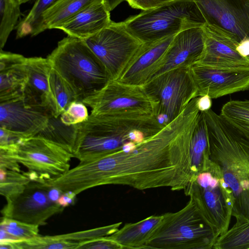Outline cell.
I'll return each instance as SVG.
<instances>
[{"label": "cell", "mask_w": 249, "mask_h": 249, "mask_svg": "<svg viewBox=\"0 0 249 249\" xmlns=\"http://www.w3.org/2000/svg\"><path fill=\"white\" fill-rule=\"evenodd\" d=\"M49 84L51 111L52 116L57 118L72 102L78 101L77 97L70 84L53 68Z\"/></svg>", "instance_id": "d4e9b609"}, {"label": "cell", "mask_w": 249, "mask_h": 249, "mask_svg": "<svg viewBox=\"0 0 249 249\" xmlns=\"http://www.w3.org/2000/svg\"><path fill=\"white\" fill-rule=\"evenodd\" d=\"M164 126L153 115L91 113L73 125V158L80 162L96 159L127 143L141 142Z\"/></svg>", "instance_id": "7a4b0ae2"}, {"label": "cell", "mask_w": 249, "mask_h": 249, "mask_svg": "<svg viewBox=\"0 0 249 249\" xmlns=\"http://www.w3.org/2000/svg\"><path fill=\"white\" fill-rule=\"evenodd\" d=\"M180 210L163 214L144 249H211L218 236L195 200Z\"/></svg>", "instance_id": "5b68a950"}, {"label": "cell", "mask_w": 249, "mask_h": 249, "mask_svg": "<svg viewBox=\"0 0 249 249\" xmlns=\"http://www.w3.org/2000/svg\"><path fill=\"white\" fill-rule=\"evenodd\" d=\"M235 217V224L218 237L213 249H249V219L242 215Z\"/></svg>", "instance_id": "484cf974"}, {"label": "cell", "mask_w": 249, "mask_h": 249, "mask_svg": "<svg viewBox=\"0 0 249 249\" xmlns=\"http://www.w3.org/2000/svg\"><path fill=\"white\" fill-rule=\"evenodd\" d=\"M76 194L72 191L64 192L60 196L57 204L65 208L74 204Z\"/></svg>", "instance_id": "f35d334b"}, {"label": "cell", "mask_w": 249, "mask_h": 249, "mask_svg": "<svg viewBox=\"0 0 249 249\" xmlns=\"http://www.w3.org/2000/svg\"><path fill=\"white\" fill-rule=\"evenodd\" d=\"M133 8L142 11L153 9L176 0H124Z\"/></svg>", "instance_id": "8d00e7d4"}, {"label": "cell", "mask_w": 249, "mask_h": 249, "mask_svg": "<svg viewBox=\"0 0 249 249\" xmlns=\"http://www.w3.org/2000/svg\"><path fill=\"white\" fill-rule=\"evenodd\" d=\"M19 163L8 148L0 146V168L20 172Z\"/></svg>", "instance_id": "d590c367"}, {"label": "cell", "mask_w": 249, "mask_h": 249, "mask_svg": "<svg viewBox=\"0 0 249 249\" xmlns=\"http://www.w3.org/2000/svg\"><path fill=\"white\" fill-rule=\"evenodd\" d=\"M175 36L142 43L116 80L132 85H144L161 65Z\"/></svg>", "instance_id": "e0dca14e"}, {"label": "cell", "mask_w": 249, "mask_h": 249, "mask_svg": "<svg viewBox=\"0 0 249 249\" xmlns=\"http://www.w3.org/2000/svg\"><path fill=\"white\" fill-rule=\"evenodd\" d=\"M142 87L156 105L155 116L165 125L175 120L193 99L198 97L190 67L167 71Z\"/></svg>", "instance_id": "ba28073f"}, {"label": "cell", "mask_w": 249, "mask_h": 249, "mask_svg": "<svg viewBox=\"0 0 249 249\" xmlns=\"http://www.w3.org/2000/svg\"><path fill=\"white\" fill-rule=\"evenodd\" d=\"M237 52L244 57L249 56V37L242 40L236 48Z\"/></svg>", "instance_id": "b9f144b4"}, {"label": "cell", "mask_w": 249, "mask_h": 249, "mask_svg": "<svg viewBox=\"0 0 249 249\" xmlns=\"http://www.w3.org/2000/svg\"><path fill=\"white\" fill-rule=\"evenodd\" d=\"M31 180L23 173L7 170L5 178L0 181V194L6 199L21 193Z\"/></svg>", "instance_id": "d6a6232c"}, {"label": "cell", "mask_w": 249, "mask_h": 249, "mask_svg": "<svg viewBox=\"0 0 249 249\" xmlns=\"http://www.w3.org/2000/svg\"><path fill=\"white\" fill-rule=\"evenodd\" d=\"M126 30L142 43L175 36L205 21L195 0H176L142 11L123 21Z\"/></svg>", "instance_id": "8992f818"}, {"label": "cell", "mask_w": 249, "mask_h": 249, "mask_svg": "<svg viewBox=\"0 0 249 249\" xmlns=\"http://www.w3.org/2000/svg\"><path fill=\"white\" fill-rule=\"evenodd\" d=\"M94 114L156 116V105L142 86L109 80L94 95L83 102ZM156 117V116H155Z\"/></svg>", "instance_id": "8fae6325"}, {"label": "cell", "mask_w": 249, "mask_h": 249, "mask_svg": "<svg viewBox=\"0 0 249 249\" xmlns=\"http://www.w3.org/2000/svg\"><path fill=\"white\" fill-rule=\"evenodd\" d=\"M76 249H120L122 248L117 243L105 236L79 242Z\"/></svg>", "instance_id": "e575fe53"}, {"label": "cell", "mask_w": 249, "mask_h": 249, "mask_svg": "<svg viewBox=\"0 0 249 249\" xmlns=\"http://www.w3.org/2000/svg\"><path fill=\"white\" fill-rule=\"evenodd\" d=\"M124 0H104V3L109 11L116 8Z\"/></svg>", "instance_id": "7bdbcfd3"}, {"label": "cell", "mask_w": 249, "mask_h": 249, "mask_svg": "<svg viewBox=\"0 0 249 249\" xmlns=\"http://www.w3.org/2000/svg\"><path fill=\"white\" fill-rule=\"evenodd\" d=\"M204 48L202 27L190 28L180 31L174 36L161 65L151 79L174 69L190 67L199 61Z\"/></svg>", "instance_id": "ac0fdd59"}, {"label": "cell", "mask_w": 249, "mask_h": 249, "mask_svg": "<svg viewBox=\"0 0 249 249\" xmlns=\"http://www.w3.org/2000/svg\"><path fill=\"white\" fill-rule=\"evenodd\" d=\"M83 102L110 80L104 66L85 41L68 36L58 42L47 57Z\"/></svg>", "instance_id": "277c9868"}, {"label": "cell", "mask_w": 249, "mask_h": 249, "mask_svg": "<svg viewBox=\"0 0 249 249\" xmlns=\"http://www.w3.org/2000/svg\"><path fill=\"white\" fill-rule=\"evenodd\" d=\"M21 15L20 5L13 0H0V48L4 46Z\"/></svg>", "instance_id": "f1b7e54d"}, {"label": "cell", "mask_w": 249, "mask_h": 249, "mask_svg": "<svg viewBox=\"0 0 249 249\" xmlns=\"http://www.w3.org/2000/svg\"><path fill=\"white\" fill-rule=\"evenodd\" d=\"M122 223V222H118L93 229L51 236L53 238L58 240L78 241L79 242L111 235L119 230Z\"/></svg>", "instance_id": "4dcf8cb0"}, {"label": "cell", "mask_w": 249, "mask_h": 249, "mask_svg": "<svg viewBox=\"0 0 249 249\" xmlns=\"http://www.w3.org/2000/svg\"><path fill=\"white\" fill-rule=\"evenodd\" d=\"M0 228L19 240H27L39 235V226L2 217Z\"/></svg>", "instance_id": "1f68e13d"}, {"label": "cell", "mask_w": 249, "mask_h": 249, "mask_svg": "<svg viewBox=\"0 0 249 249\" xmlns=\"http://www.w3.org/2000/svg\"><path fill=\"white\" fill-rule=\"evenodd\" d=\"M200 113L193 99L173 121L140 143L130 142L96 159L80 162L57 178L64 192L76 195L92 187L122 185L140 190H185L193 180L190 145Z\"/></svg>", "instance_id": "6da1fadb"}, {"label": "cell", "mask_w": 249, "mask_h": 249, "mask_svg": "<svg viewBox=\"0 0 249 249\" xmlns=\"http://www.w3.org/2000/svg\"><path fill=\"white\" fill-rule=\"evenodd\" d=\"M209 138L210 159L232 192V216L249 219V139L211 109L201 112Z\"/></svg>", "instance_id": "3957f363"}, {"label": "cell", "mask_w": 249, "mask_h": 249, "mask_svg": "<svg viewBox=\"0 0 249 249\" xmlns=\"http://www.w3.org/2000/svg\"><path fill=\"white\" fill-rule=\"evenodd\" d=\"M86 105L82 102L74 101L60 115V122L71 126L86 121L89 117Z\"/></svg>", "instance_id": "836d02e7"}, {"label": "cell", "mask_w": 249, "mask_h": 249, "mask_svg": "<svg viewBox=\"0 0 249 249\" xmlns=\"http://www.w3.org/2000/svg\"><path fill=\"white\" fill-rule=\"evenodd\" d=\"M84 40L100 60L110 80L119 78L142 43L126 30L123 21H113Z\"/></svg>", "instance_id": "30bf717a"}, {"label": "cell", "mask_w": 249, "mask_h": 249, "mask_svg": "<svg viewBox=\"0 0 249 249\" xmlns=\"http://www.w3.org/2000/svg\"><path fill=\"white\" fill-rule=\"evenodd\" d=\"M22 138L24 137L19 134L0 127V146L15 144Z\"/></svg>", "instance_id": "74e56055"}, {"label": "cell", "mask_w": 249, "mask_h": 249, "mask_svg": "<svg viewBox=\"0 0 249 249\" xmlns=\"http://www.w3.org/2000/svg\"><path fill=\"white\" fill-rule=\"evenodd\" d=\"M110 12L104 1L97 2L80 11L58 29L68 36L85 40L110 23Z\"/></svg>", "instance_id": "44dd1931"}, {"label": "cell", "mask_w": 249, "mask_h": 249, "mask_svg": "<svg viewBox=\"0 0 249 249\" xmlns=\"http://www.w3.org/2000/svg\"><path fill=\"white\" fill-rule=\"evenodd\" d=\"M16 249H76L78 242L56 240L51 236H39L13 242Z\"/></svg>", "instance_id": "f546056e"}, {"label": "cell", "mask_w": 249, "mask_h": 249, "mask_svg": "<svg viewBox=\"0 0 249 249\" xmlns=\"http://www.w3.org/2000/svg\"><path fill=\"white\" fill-rule=\"evenodd\" d=\"M211 97L208 95L198 96L197 99V107L200 112L206 111L211 109L212 104Z\"/></svg>", "instance_id": "ab89813d"}, {"label": "cell", "mask_w": 249, "mask_h": 249, "mask_svg": "<svg viewBox=\"0 0 249 249\" xmlns=\"http://www.w3.org/2000/svg\"><path fill=\"white\" fill-rule=\"evenodd\" d=\"M17 4L20 5L22 3H24L30 0H13Z\"/></svg>", "instance_id": "ee69618b"}, {"label": "cell", "mask_w": 249, "mask_h": 249, "mask_svg": "<svg viewBox=\"0 0 249 249\" xmlns=\"http://www.w3.org/2000/svg\"><path fill=\"white\" fill-rule=\"evenodd\" d=\"M59 0H35L28 13L16 26L17 38L30 35L36 36L43 32L41 18L43 14Z\"/></svg>", "instance_id": "83f0119b"}, {"label": "cell", "mask_w": 249, "mask_h": 249, "mask_svg": "<svg viewBox=\"0 0 249 249\" xmlns=\"http://www.w3.org/2000/svg\"><path fill=\"white\" fill-rule=\"evenodd\" d=\"M52 117L48 108L26 106L22 97L0 103V127L24 138L35 136L43 131Z\"/></svg>", "instance_id": "2e32d148"}, {"label": "cell", "mask_w": 249, "mask_h": 249, "mask_svg": "<svg viewBox=\"0 0 249 249\" xmlns=\"http://www.w3.org/2000/svg\"><path fill=\"white\" fill-rule=\"evenodd\" d=\"M45 183L47 185V194L49 199L54 203L58 204V200L64 192L56 187Z\"/></svg>", "instance_id": "60d3db41"}, {"label": "cell", "mask_w": 249, "mask_h": 249, "mask_svg": "<svg viewBox=\"0 0 249 249\" xmlns=\"http://www.w3.org/2000/svg\"><path fill=\"white\" fill-rule=\"evenodd\" d=\"M162 218L163 214L152 215L135 223H126L107 237L117 243L122 249H144L148 240Z\"/></svg>", "instance_id": "7402d4cb"}, {"label": "cell", "mask_w": 249, "mask_h": 249, "mask_svg": "<svg viewBox=\"0 0 249 249\" xmlns=\"http://www.w3.org/2000/svg\"><path fill=\"white\" fill-rule=\"evenodd\" d=\"M7 146L19 163L39 175L42 183L67 172L73 158L64 147L40 135L22 138Z\"/></svg>", "instance_id": "9c48e42d"}, {"label": "cell", "mask_w": 249, "mask_h": 249, "mask_svg": "<svg viewBox=\"0 0 249 249\" xmlns=\"http://www.w3.org/2000/svg\"><path fill=\"white\" fill-rule=\"evenodd\" d=\"M230 125L249 139V100L225 103L219 114Z\"/></svg>", "instance_id": "4316f807"}, {"label": "cell", "mask_w": 249, "mask_h": 249, "mask_svg": "<svg viewBox=\"0 0 249 249\" xmlns=\"http://www.w3.org/2000/svg\"><path fill=\"white\" fill-rule=\"evenodd\" d=\"M104 0H59L44 12L41 22L43 31L59 27L80 11Z\"/></svg>", "instance_id": "cb8c5ba5"}, {"label": "cell", "mask_w": 249, "mask_h": 249, "mask_svg": "<svg viewBox=\"0 0 249 249\" xmlns=\"http://www.w3.org/2000/svg\"><path fill=\"white\" fill-rule=\"evenodd\" d=\"M27 58L0 51V103L22 97L27 79Z\"/></svg>", "instance_id": "ffe728a7"}, {"label": "cell", "mask_w": 249, "mask_h": 249, "mask_svg": "<svg viewBox=\"0 0 249 249\" xmlns=\"http://www.w3.org/2000/svg\"><path fill=\"white\" fill-rule=\"evenodd\" d=\"M184 193L195 200L218 237L229 229L234 205L233 195L215 163L211 160L207 169L197 175Z\"/></svg>", "instance_id": "52a82bcc"}, {"label": "cell", "mask_w": 249, "mask_h": 249, "mask_svg": "<svg viewBox=\"0 0 249 249\" xmlns=\"http://www.w3.org/2000/svg\"><path fill=\"white\" fill-rule=\"evenodd\" d=\"M202 28L204 48L198 63L217 68L249 67V56L241 55L236 50L240 41L235 35L214 24L205 23Z\"/></svg>", "instance_id": "5bb4252c"}, {"label": "cell", "mask_w": 249, "mask_h": 249, "mask_svg": "<svg viewBox=\"0 0 249 249\" xmlns=\"http://www.w3.org/2000/svg\"><path fill=\"white\" fill-rule=\"evenodd\" d=\"M6 199L1 211L3 217L39 226L64 209L49 199L44 182L30 181L22 192Z\"/></svg>", "instance_id": "7c38bea8"}, {"label": "cell", "mask_w": 249, "mask_h": 249, "mask_svg": "<svg viewBox=\"0 0 249 249\" xmlns=\"http://www.w3.org/2000/svg\"><path fill=\"white\" fill-rule=\"evenodd\" d=\"M205 23L234 34L240 41L249 37V0H195Z\"/></svg>", "instance_id": "9a60e30c"}, {"label": "cell", "mask_w": 249, "mask_h": 249, "mask_svg": "<svg viewBox=\"0 0 249 249\" xmlns=\"http://www.w3.org/2000/svg\"><path fill=\"white\" fill-rule=\"evenodd\" d=\"M190 69L198 96L207 94L216 99L249 90V67L217 68L197 62Z\"/></svg>", "instance_id": "4fadbf2b"}, {"label": "cell", "mask_w": 249, "mask_h": 249, "mask_svg": "<svg viewBox=\"0 0 249 249\" xmlns=\"http://www.w3.org/2000/svg\"><path fill=\"white\" fill-rule=\"evenodd\" d=\"M27 79L22 100L27 107L47 108L50 110L49 76L52 69L47 58H27Z\"/></svg>", "instance_id": "d6986e66"}, {"label": "cell", "mask_w": 249, "mask_h": 249, "mask_svg": "<svg viewBox=\"0 0 249 249\" xmlns=\"http://www.w3.org/2000/svg\"><path fill=\"white\" fill-rule=\"evenodd\" d=\"M190 156L193 181L199 173L207 169L211 161L208 131L204 116L201 112H200L192 133Z\"/></svg>", "instance_id": "603a6c76"}]
</instances>
